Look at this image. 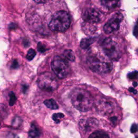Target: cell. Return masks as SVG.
<instances>
[{
  "label": "cell",
  "mask_w": 138,
  "mask_h": 138,
  "mask_svg": "<svg viewBox=\"0 0 138 138\" xmlns=\"http://www.w3.org/2000/svg\"><path fill=\"white\" fill-rule=\"evenodd\" d=\"M70 99L72 105L80 111H89L93 105V99L92 96L88 91L83 89H74L70 94Z\"/></svg>",
  "instance_id": "cell-1"
},
{
  "label": "cell",
  "mask_w": 138,
  "mask_h": 138,
  "mask_svg": "<svg viewBox=\"0 0 138 138\" xmlns=\"http://www.w3.org/2000/svg\"><path fill=\"white\" fill-rule=\"evenodd\" d=\"M87 64L92 71L98 73H107L113 69V64L110 59L100 54L90 56L87 58Z\"/></svg>",
  "instance_id": "cell-2"
},
{
  "label": "cell",
  "mask_w": 138,
  "mask_h": 138,
  "mask_svg": "<svg viewBox=\"0 0 138 138\" xmlns=\"http://www.w3.org/2000/svg\"><path fill=\"white\" fill-rule=\"evenodd\" d=\"M70 19L69 15L65 11H59L53 15L49 27L53 31L64 32L69 27Z\"/></svg>",
  "instance_id": "cell-3"
},
{
  "label": "cell",
  "mask_w": 138,
  "mask_h": 138,
  "mask_svg": "<svg viewBox=\"0 0 138 138\" xmlns=\"http://www.w3.org/2000/svg\"><path fill=\"white\" fill-rule=\"evenodd\" d=\"M102 48L105 55L110 59L118 60L122 56L121 45L113 37L106 38L103 42Z\"/></svg>",
  "instance_id": "cell-4"
},
{
  "label": "cell",
  "mask_w": 138,
  "mask_h": 138,
  "mask_svg": "<svg viewBox=\"0 0 138 138\" xmlns=\"http://www.w3.org/2000/svg\"><path fill=\"white\" fill-rule=\"evenodd\" d=\"M37 84L41 89L47 91H54L58 86L56 78L51 73L47 72L40 75L37 79Z\"/></svg>",
  "instance_id": "cell-5"
},
{
  "label": "cell",
  "mask_w": 138,
  "mask_h": 138,
  "mask_svg": "<svg viewBox=\"0 0 138 138\" xmlns=\"http://www.w3.org/2000/svg\"><path fill=\"white\" fill-rule=\"evenodd\" d=\"M51 68L56 76L61 79L65 78L68 73L67 63L63 59L58 57L52 61Z\"/></svg>",
  "instance_id": "cell-6"
},
{
  "label": "cell",
  "mask_w": 138,
  "mask_h": 138,
  "mask_svg": "<svg viewBox=\"0 0 138 138\" xmlns=\"http://www.w3.org/2000/svg\"><path fill=\"white\" fill-rule=\"evenodd\" d=\"M96 107L97 112L100 115L106 116L111 114L113 111L115 104L109 99L102 98L96 103Z\"/></svg>",
  "instance_id": "cell-7"
},
{
  "label": "cell",
  "mask_w": 138,
  "mask_h": 138,
  "mask_svg": "<svg viewBox=\"0 0 138 138\" xmlns=\"http://www.w3.org/2000/svg\"><path fill=\"white\" fill-rule=\"evenodd\" d=\"M123 18L121 13H116L105 24L104 30L106 34H111L117 31L120 27V24Z\"/></svg>",
  "instance_id": "cell-8"
},
{
  "label": "cell",
  "mask_w": 138,
  "mask_h": 138,
  "mask_svg": "<svg viewBox=\"0 0 138 138\" xmlns=\"http://www.w3.org/2000/svg\"><path fill=\"white\" fill-rule=\"evenodd\" d=\"M102 16L103 15L100 11L94 9H90L85 11L83 18L87 23L92 24L101 21Z\"/></svg>",
  "instance_id": "cell-9"
},
{
  "label": "cell",
  "mask_w": 138,
  "mask_h": 138,
  "mask_svg": "<svg viewBox=\"0 0 138 138\" xmlns=\"http://www.w3.org/2000/svg\"><path fill=\"white\" fill-rule=\"evenodd\" d=\"M98 125V120L93 118L82 119L79 122V127L82 131L88 133L95 129Z\"/></svg>",
  "instance_id": "cell-10"
},
{
  "label": "cell",
  "mask_w": 138,
  "mask_h": 138,
  "mask_svg": "<svg viewBox=\"0 0 138 138\" xmlns=\"http://www.w3.org/2000/svg\"><path fill=\"white\" fill-rule=\"evenodd\" d=\"M41 131L40 129L37 126L35 123H32L30 130L29 131V138H40Z\"/></svg>",
  "instance_id": "cell-11"
},
{
  "label": "cell",
  "mask_w": 138,
  "mask_h": 138,
  "mask_svg": "<svg viewBox=\"0 0 138 138\" xmlns=\"http://www.w3.org/2000/svg\"><path fill=\"white\" fill-rule=\"evenodd\" d=\"M102 4L109 9L114 8L116 7L119 3L120 0H100Z\"/></svg>",
  "instance_id": "cell-12"
},
{
  "label": "cell",
  "mask_w": 138,
  "mask_h": 138,
  "mask_svg": "<svg viewBox=\"0 0 138 138\" xmlns=\"http://www.w3.org/2000/svg\"><path fill=\"white\" fill-rule=\"evenodd\" d=\"M44 104L49 108L52 110H56L58 108V105L55 100L53 99H47L44 101Z\"/></svg>",
  "instance_id": "cell-13"
},
{
  "label": "cell",
  "mask_w": 138,
  "mask_h": 138,
  "mask_svg": "<svg viewBox=\"0 0 138 138\" xmlns=\"http://www.w3.org/2000/svg\"><path fill=\"white\" fill-rule=\"evenodd\" d=\"M89 138H110V137L103 131H97L92 133Z\"/></svg>",
  "instance_id": "cell-14"
},
{
  "label": "cell",
  "mask_w": 138,
  "mask_h": 138,
  "mask_svg": "<svg viewBox=\"0 0 138 138\" xmlns=\"http://www.w3.org/2000/svg\"><path fill=\"white\" fill-rule=\"evenodd\" d=\"M94 42L93 39H85L82 40L80 43V46L83 49H86L91 44Z\"/></svg>",
  "instance_id": "cell-15"
},
{
  "label": "cell",
  "mask_w": 138,
  "mask_h": 138,
  "mask_svg": "<svg viewBox=\"0 0 138 138\" xmlns=\"http://www.w3.org/2000/svg\"><path fill=\"white\" fill-rule=\"evenodd\" d=\"M64 57L70 61H73L75 60V56L73 52L71 50H66L63 54Z\"/></svg>",
  "instance_id": "cell-16"
},
{
  "label": "cell",
  "mask_w": 138,
  "mask_h": 138,
  "mask_svg": "<svg viewBox=\"0 0 138 138\" xmlns=\"http://www.w3.org/2000/svg\"><path fill=\"white\" fill-rule=\"evenodd\" d=\"M9 98H10V100H9V104L10 106H12L14 105L16 102L17 100V98L15 96V94L11 92L10 93H9Z\"/></svg>",
  "instance_id": "cell-17"
},
{
  "label": "cell",
  "mask_w": 138,
  "mask_h": 138,
  "mask_svg": "<svg viewBox=\"0 0 138 138\" xmlns=\"http://www.w3.org/2000/svg\"><path fill=\"white\" fill-rule=\"evenodd\" d=\"M64 117V115L63 113H61L54 114L53 116V120L57 123H59L60 122V119L63 118Z\"/></svg>",
  "instance_id": "cell-18"
},
{
  "label": "cell",
  "mask_w": 138,
  "mask_h": 138,
  "mask_svg": "<svg viewBox=\"0 0 138 138\" xmlns=\"http://www.w3.org/2000/svg\"><path fill=\"white\" fill-rule=\"evenodd\" d=\"M36 56V52L35 50L32 49H30L27 54V55L26 56V58L28 60H31L32 59H33V58L35 57V56Z\"/></svg>",
  "instance_id": "cell-19"
},
{
  "label": "cell",
  "mask_w": 138,
  "mask_h": 138,
  "mask_svg": "<svg viewBox=\"0 0 138 138\" xmlns=\"http://www.w3.org/2000/svg\"><path fill=\"white\" fill-rule=\"evenodd\" d=\"M21 123H22V120L21 119V118L20 117H15L14 118V119L12 120V126L14 127H18L21 125Z\"/></svg>",
  "instance_id": "cell-20"
},
{
  "label": "cell",
  "mask_w": 138,
  "mask_h": 138,
  "mask_svg": "<svg viewBox=\"0 0 138 138\" xmlns=\"http://www.w3.org/2000/svg\"><path fill=\"white\" fill-rule=\"evenodd\" d=\"M128 77L131 79H136L138 77V72L134 71L133 72H131L128 74Z\"/></svg>",
  "instance_id": "cell-21"
},
{
  "label": "cell",
  "mask_w": 138,
  "mask_h": 138,
  "mask_svg": "<svg viewBox=\"0 0 138 138\" xmlns=\"http://www.w3.org/2000/svg\"><path fill=\"white\" fill-rule=\"evenodd\" d=\"M133 35L135 37H138V20L137 21L133 29Z\"/></svg>",
  "instance_id": "cell-22"
},
{
  "label": "cell",
  "mask_w": 138,
  "mask_h": 138,
  "mask_svg": "<svg viewBox=\"0 0 138 138\" xmlns=\"http://www.w3.org/2000/svg\"><path fill=\"white\" fill-rule=\"evenodd\" d=\"M138 131V126L135 124V123H133L131 128V132L132 133H136L137 131Z\"/></svg>",
  "instance_id": "cell-23"
},
{
  "label": "cell",
  "mask_w": 138,
  "mask_h": 138,
  "mask_svg": "<svg viewBox=\"0 0 138 138\" xmlns=\"http://www.w3.org/2000/svg\"><path fill=\"white\" fill-rule=\"evenodd\" d=\"M38 49H39V51H41L42 53H43V52H44V51H45V49H44V46H42V45H41V43H39V44Z\"/></svg>",
  "instance_id": "cell-24"
},
{
  "label": "cell",
  "mask_w": 138,
  "mask_h": 138,
  "mask_svg": "<svg viewBox=\"0 0 138 138\" xmlns=\"http://www.w3.org/2000/svg\"><path fill=\"white\" fill-rule=\"evenodd\" d=\"M129 91L130 92L133 93L134 94H136L137 93V90H135L134 88H133V87H130V88H129Z\"/></svg>",
  "instance_id": "cell-25"
},
{
  "label": "cell",
  "mask_w": 138,
  "mask_h": 138,
  "mask_svg": "<svg viewBox=\"0 0 138 138\" xmlns=\"http://www.w3.org/2000/svg\"><path fill=\"white\" fill-rule=\"evenodd\" d=\"M34 1L37 3H44L46 2L47 0H34Z\"/></svg>",
  "instance_id": "cell-26"
},
{
  "label": "cell",
  "mask_w": 138,
  "mask_h": 138,
  "mask_svg": "<svg viewBox=\"0 0 138 138\" xmlns=\"http://www.w3.org/2000/svg\"><path fill=\"white\" fill-rule=\"evenodd\" d=\"M111 121L112 122V123L113 124H116L117 121V118L116 117H112V118H111Z\"/></svg>",
  "instance_id": "cell-27"
},
{
  "label": "cell",
  "mask_w": 138,
  "mask_h": 138,
  "mask_svg": "<svg viewBox=\"0 0 138 138\" xmlns=\"http://www.w3.org/2000/svg\"><path fill=\"white\" fill-rule=\"evenodd\" d=\"M133 86L136 87V86H137V83L136 82H134L133 83Z\"/></svg>",
  "instance_id": "cell-28"
},
{
  "label": "cell",
  "mask_w": 138,
  "mask_h": 138,
  "mask_svg": "<svg viewBox=\"0 0 138 138\" xmlns=\"http://www.w3.org/2000/svg\"><path fill=\"white\" fill-rule=\"evenodd\" d=\"M135 138H138V136H136V137H135Z\"/></svg>",
  "instance_id": "cell-29"
},
{
  "label": "cell",
  "mask_w": 138,
  "mask_h": 138,
  "mask_svg": "<svg viewBox=\"0 0 138 138\" xmlns=\"http://www.w3.org/2000/svg\"><path fill=\"white\" fill-rule=\"evenodd\" d=\"M137 1H138V0H137Z\"/></svg>",
  "instance_id": "cell-30"
}]
</instances>
